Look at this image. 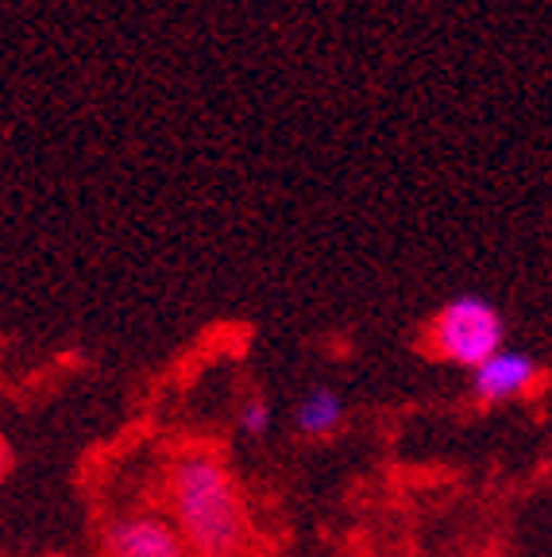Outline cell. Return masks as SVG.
<instances>
[{
    "instance_id": "3957f363",
    "label": "cell",
    "mask_w": 552,
    "mask_h": 557,
    "mask_svg": "<svg viewBox=\"0 0 552 557\" xmlns=\"http://www.w3.org/2000/svg\"><path fill=\"white\" fill-rule=\"evenodd\" d=\"M104 554L109 557H198L190 542L181 539L174 519L155 511H131L109 522L104 531Z\"/></svg>"
},
{
    "instance_id": "6da1fadb",
    "label": "cell",
    "mask_w": 552,
    "mask_h": 557,
    "mask_svg": "<svg viewBox=\"0 0 552 557\" xmlns=\"http://www.w3.org/2000/svg\"><path fill=\"white\" fill-rule=\"evenodd\" d=\"M166 507L198 557H243L251 515L240 480L213 449H186L166 472Z\"/></svg>"
},
{
    "instance_id": "7a4b0ae2",
    "label": "cell",
    "mask_w": 552,
    "mask_h": 557,
    "mask_svg": "<svg viewBox=\"0 0 552 557\" xmlns=\"http://www.w3.org/2000/svg\"><path fill=\"white\" fill-rule=\"evenodd\" d=\"M506 341V322L494 302L479 295H460L440 306L429 322V348L432 357L452 368H484L491 357H499Z\"/></svg>"
},
{
    "instance_id": "277c9868",
    "label": "cell",
    "mask_w": 552,
    "mask_h": 557,
    "mask_svg": "<svg viewBox=\"0 0 552 557\" xmlns=\"http://www.w3.org/2000/svg\"><path fill=\"white\" fill-rule=\"evenodd\" d=\"M544 380V368L537 357L518 352V348H502L499 357H491L484 368L472 372V395L484 407H502V403H518L534 392Z\"/></svg>"
},
{
    "instance_id": "5b68a950",
    "label": "cell",
    "mask_w": 552,
    "mask_h": 557,
    "mask_svg": "<svg viewBox=\"0 0 552 557\" xmlns=\"http://www.w3.org/2000/svg\"><path fill=\"white\" fill-rule=\"evenodd\" d=\"M348 418V407L344 399H340V392H333V387H313V392H305L302 399L293 403V434L298 437H333L340 426H344Z\"/></svg>"
},
{
    "instance_id": "8992f818",
    "label": "cell",
    "mask_w": 552,
    "mask_h": 557,
    "mask_svg": "<svg viewBox=\"0 0 552 557\" xmlns=\"http://www.w3.org/2000/svg\"><path fill=\"white\" fill-rule=\"evenodd\" d=\"M271 426H275V410H271L267 399L260 395H248V399L236 407V430L243 437H267Z\"/></svg>"
}]
</instances>
